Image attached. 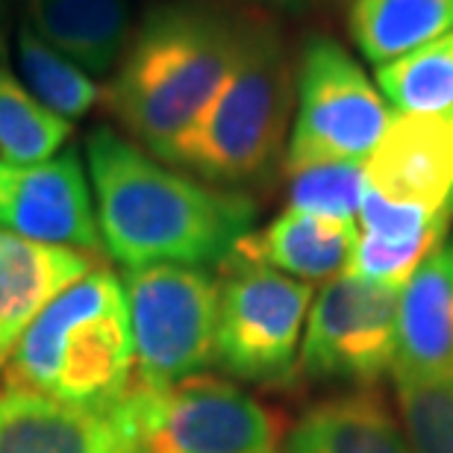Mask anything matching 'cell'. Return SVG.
<instances>
[{
  "mask_svg": "<svg viewBox=\"0 0 453 453\" xmlns=\"http://www.w3.org/2000/svg\"><path fill=\"white\" fill-rule=\"evenodd\" d=\"M242 4L271 15V12H301L303 6H310V0H242Z\"/></svg>",
  "mask_w": 453,
  "mask_h": 453,
  "instance_id": "cell-24",
  "label": "cell"
},
{
  "mask_svg": "<svg viewBox=\"0 0 453 453\" xmlns=\"http://www.w3.org/2000/svg\"><path fill=\"white\" fill-rule=\"evenodd\" d=\"M310 306V283L230 253L219 280L215 365L248 383H283L297 368Z\"/></svg>",
  "mask_w": 453,
  "mask_h": 453,
  "instance_id": "cell-6",
  "label": "cell"
},
{
  "mask_svg": "<svg viewBox=\"0 0 453 453\" xmlns=\"http://www.w3.org/2000/svg\"><path fill=\"white\" fill-rule=\"evenodd\" d=\"M74 124L48 110L6 65H0V159L15 165L53 159Z\"/></svg>",
  "mask_w": 453,
  "mask_h": 453,
  "instance_id": "cell-20",
  "label": "cell"
},
{
  "mask_svg": "<svg viewBox=\"0 0 453 453\" xmlns=\"http://www.w3.org/2000/svg\"><path fill=\"white\" fill-rule=\"evenodd\" d=\"M271 453H283V450H271Z\"/></svg>",
  "mask_w": 453,
  "mask_h": 453,
  "instance_id": "cell-25",
  "label": "cell"
},
{
  "mask_svg": "<svg viewBox=\"0 0 453 453\" xmlns=\"http://www.w3.org/2000/svg\"><path fill=\"white\" fill-rule=\"evenodd\" d=\"M24 21L88 74H110L130 42L127 0H24Z\"/></svg>",
  "mask_w": 453,
  "mask_h": 453,
  "instance_id": "cell-16",
  "label": "cell"
},
{
  "mask_svg": "<svg viewBox=\"0 0 453 453\" xmlns=\"http://www.w3.org/2000/svg\"><path fill=\"white\" fill-rule=\"evenodd\" d=\"M365 180L395 203L445 210L453 203V118L395 112L365 159Z\"/></svg>",
  "mask_w": 453,
  "mask_h": 453,
  "instance_id": "cell-11",
  "label": "cell"
},
{
  "mask_svg": "<svg viewBox=\"0 0 453 453\" xmlns=\"http://www.w3.org/2000/svg\"><path fill=\"white\" fill-rule=\"evenodd\" d=\"M377 83L395 112L453 118V30L377 68Z\"/></svg>",
  "mask_w": 453,
  "mask_h": 453,
  "instance_id": "cell-21",
  "label": "cell"
},
{
  "mask_svg": "<svg viewBox=\"0 0 453 453\" xmlns=\"http://www.w3.org/2000/svg\"><path fill=\"white\" fill-rule=\"evenodd\" d=\"M395 368L421 374L453 368V239L401 286Z\"/></svg>",
  "mask_w": 453,
  "mask_h": 453,
  "instance_id": "cell-15",
  "label": "cell"
},
{
  "mask_svg": "<svg viewBox=\"0 0 453 453\" xmlns=\"http://www.w3.org/2000/svg\"><path fill=\"white\" fill-rule=\"evenodd\" d=\"M135 383L165 388L215 365L219 280L195 265H148L124 274Z\"/></svg>",
  "mask_w": 453,
  "mask_h": 453,
  "instance_id": "cell-7",
  "label": "cell"
},
{
  "mask_svg": "<svg viewBox=\"0 0 453 453\" xmlns=\"http://www.w3.org/2000/svg\"><path fill=\"white\" fill-rule=\"evenodd\" d=\"M295 74L297 65L274 18L248 6L230 74L180 139L168 165L230 192L268 183L286 162Z\"/></svg>",
  "mask_w": 453,
  "mask_h": 453,
  "instance_id": "cell-3",
  "label": "cell"
},
{
  "mask_svg": "<svg viewBox=\"0 0 453 453\" xmlns=\"http://www.w3.org/2000/svg\"><path fill=\"white\" fill-rule=\"evenodd\" d=\"M83 153L104 250L127 271L224 262L253 230L244 192L203 183L110 127L88 133Z\"/></svg>",
  "mask_w": 453,
  "mask_h": 453,
  "instance_id": "cell-1",
  "label": "cell"
},
{
  "mask_svg": "<svg viewBox=\"0 0 453 453\" xmlns=\"http://www.w3.org/2000/svg\"><path fill=\"white\" fill-rule=\"evenodd\" d=\"M357 242V221L286 210L262 230H250L233 253L257 259L303 283H315L348 274Z\"/></svg>",
  "mask_w": 453,
  "mask_h": 453,
  "instance_id": "cell-14",
  "label": "cell"
},
{
  "mask_svg": "<svg viewBox=\"0 0 453 453\" xmlns=\"http://www.w3.org/2000/svg\"><path fill=\"white\" fill-rule=\"evenodd\" d=\"M15 59L21 68L24 86L57 115L77 121L104 104L106 86L71 62L65 53H59L48 44L30 24L21 21L15 33Z\"/></svg>",
  "mask_w": 453,
  "mask_h": 453,
  "instance_id": "cell-19",
  "label": "cell"
},
{
  "mask_svg": "<svg viewBox=\"0 0 453 453\" xmlns=\"http://www.w3.org/2000/svg\"><path fill=\"white\" fill-rule=\"evenodd\" d=\"M4 365V386L86 410H115L135 380L124 280L110 268H92L62 288L21 333Z\"/></svg>",
  "mask_w": 453,
  "mask_h": 453,
  "instance_id": "cell-4",
  "label": "cell"
},
{
  "mask_svg": "<svg viewBox=\"0 0 453 453\" xmlns=\"http://www.w3.org/2000/svg\"><path fill=\"white\" fill-rule=\"evenodd\" d=\"M401 288L359 274L327 280L306 315L297 368L312 380L371 386L397 362Z\"/></svg>",
  "mask_w": 453,
  "mask_h": 453,
  "instance_id": "cell-9",
  "label": "cell"
},
{
  "mask_svg": "<svg viewBox=\"0 0 453 453\" xmlns=\"http://www.w3.org/2000/svg\"><path fill=\"white\" fill-rule=\"evenodd\" d=\"M92 268H97L92 253L0 230V365L35 315Z\"/></svg>",
  "mask_w": 453,
  "mask_h": 453,
  "instance_id": "cell-13",
  "label": "cell"
},
{
  "mask_svg": "<svg viewBox=\"0 0 453 453\" xmlns=\"http://www.w3.org/2000/svg\"><path fill=\"white\" fill-rule=\"evenodd\" d=\"M403 436L415 453H453V368H392Z\"/></svg>",
  "mask_w": 453,
  "mask_h": 453,
  "instance_id": "cell-22",
  "label": "cell"
},
{
  "mask_svg": "<svg viewBox=\"0 0 453 453\" xmlns=\"http://www.w3.org/2000/svg\"><path fill=\"white\" fill-rule=\"evenodd\" d=\"M0 453H133L115 410H86L33 388H0Z\"/></svg>",
  "mask_w": 453,
  "mask_h": 453,
  "instance_id": "cell-12",
  "label": "cell"
},
{
  "mask_svg": "<svg viewBox=\"0 0 453 453\" xmlns=\"http://www.w3.org/2000/svg\"><path fill=\"white\" fill-rule=\"evenodd\" d=\"M121 418L133 453H271L286 436L277 412L212 374H192L165 388L133 380Z\"/></svg>",
  "mask_w": 453,
  "mask_h": 453,
  "instance_id": "cell-5",
  "label": "cell"
},
{
  "mask_svg": "<svg viewBox=\"0 0 453 453\" xmlns=\"http://www.w3.org/2000/svg\"><path fill=\"white\" fill-rule=\"evenodd\" d=\"M283 453H415L388 406L371 392L310 406L286 430Z\"/></svg>",
  "mask_w": 453,
  "mask_h": 453,
  "instance_id": "cell-17",
  "label": "cell"
},
{
  "mask_svg": "<svg viewBox=\"0 0 453 453\" xmlns=\"http://www.w3.org/2000/svg\"><path fill=\"white\" fill-rule=\"evenodd\" d=\"M392 110L359 62L327 35L303 44L295 74V118L283 168L310 162H365L383 139Z\"/></svg>",
  "mask_w": 453,
  "mask_h": 453,
  "instance_id": "cell-8",
  "label": "cell"
},
{
  "mask_svg": "<svg viewBox=\"0 0 453 453\" xmlns=\"http://www.w3.org/2000/svg\"><path fill=\"white\" fill-rule=\"evenodd\" d=\"M0 230L53 248L104 250L83 157L65 148L33 165L0 159Z\"/></svg>",
  "mask_w": 453,
  "mask_h": 453,
  "instance_id": "cell-10",
  "label": "cell"
},
{
  "mask_svg": "<svg viewBox=\"0 0 453 453\" xmlns=\"http://www.w3.org/2000/svg\"><path fill=\"white\" fill-rule=\"evenodd\" d=\"M244 39V9L180 0L150 9L118 59L104 106L139 148L168 162L219 95Z\"/></svg>",
  "mask_w": 453,
  "mask_h": 453,
  "instance_id": "cell-2",
  "label": "cell"
},
{
  "mask_svg": "<svg viewBox=\"0 0 453 453\" xmlns=\"http://www.w3.org/2000/svg\"><path fill=\"white\" fill-rule=\"evenodd\" d=\"M350 39L371 65L406 57L453 30V0H350Z\"/></svg>",
  "mask_w": 453,
  "mask_h": 453,
  "instance_id": "cell-18",
  "label": "cell"
},
{
  "mask_svg": "<svg viewBox=\"0 0 453 453\" xmlns=\"http://www.w3.org/2000/svg\"><path fill=\"white\" fill-rule=\"evenodd\" d=\"M288 210L353 221L365 197V162L327 159L288 168Z\"/></svg>",
  "mask_w": 453,
  "mask_h": 453,
  "instance_id": "cell-23",
  "label": "cell"
}]
</instances>
